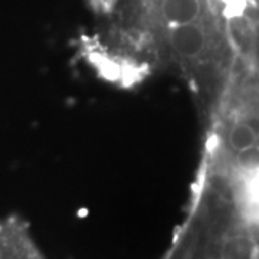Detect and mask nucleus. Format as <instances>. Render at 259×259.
<instances>
[{
    "instance_id": "1",
    "label": "nucleus",
    "mask_w": 259,
    "mask_h": 259,
    "mask_svg": "<svg viewBox=\"0 0 259 259\" xmlns=\"http://www.w3.org/2000/svg\"><path fill=\"white\" fill-rule=\"evenodd\" d=\"M100 30L82 48L108 82L134 87L157 74L185 83L206 130L236 75L258 64L252 9L242 0H94Z\"/></svg>"
},
{
    "instance_id": "2",
    "label": "nucleus",
    "mask_w": 259,
    "mask_h": 259,
    "mask_svg": "<svg viewBox=\"0 0 259 259\" xmlns=\"http://www.w3.org/2000/svg\"><path fill=\"white\" fill-rule=\"evenodd\" d=\"M0 259H47L29 226L16 216H0Z\"/></svg>"
}]
</instances>
